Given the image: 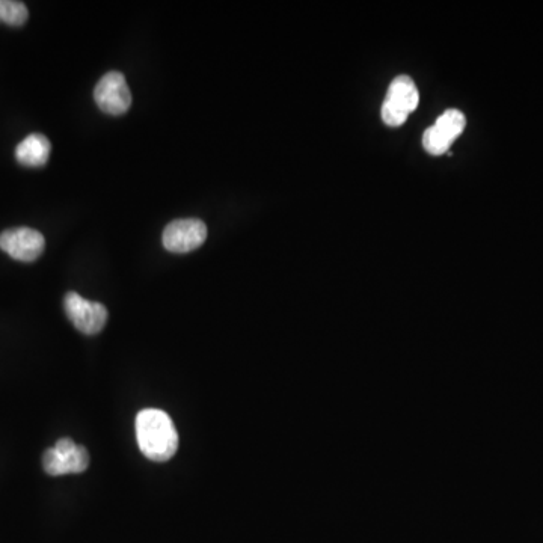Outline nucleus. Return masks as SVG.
I'll return each instance as SVG.
<instances>
[{"label":"nucleus","instance_id":"obj_3","mask_svg":"<svg viewBox=\"0 0 543 543\" xmlns=\"http://www.w3.org/2000/svg\"><path fill=\"white\" fill-rule=\"evenodd\" d=\"M88 465V450L70 438L59 439L55 447L49 448L43 456L44 471L52 477L80 474Z\"/></svg>","mask_w":543,"mask_h":543},{"label":"nucleus","instance_id":"obj_7","mask_svg":"<svg viewBox=\"0 0 543 543\" xmlns=\"http://www.w3.org/2000/svg\"><path fill=\"white\" fill-rule=\"evenodd\" d=\"M207 239V227L200 219H177L166 225L162 242L174 254H186L200 248Z\"/></svg>","mask_w":543,"mask_h":543},{"label":"nucleus","instance_id":"obj_8","mask_svg":"<svg viewBox=\"0 0 543 543\" xmlns=\"http://www.w3.org/2000/svg\"><path fill=\"white\" fill-rule=\"evenodd\" d=\"M44 248L46 240L43 234L34 228H11L0 234V249L17 261L31 263L43 254Z\"/></svg>","mask_w":543,"mask_h":543},{"label":"nucleus","instance_id":"obj_10","mask_svg":"<svg viewBox=\"0 0 543 543\" xmlns=\"http://www.w3.org/2000/svg\"><path fill=\"white\" fill-rule=\"evenodd\" d=\"M29 11L25 4L16 0H0V23L23 26L28 22Z\"/></svg>","mask_w":543,"mask_h":543},{"label":"nucleus","instance_id":"obj_9","mask_svg":"<svg viewBox=\"0 0 543 543\" xmlns=\"http://www.w3.org/2000/svg\"><path fill=\"white\" fill-rule=\"evenodd\" d=\"M50 150H52V145L49 139L40 133H34L17 145L16 159L19 160L20 165L38 168V166L46 165Z\"/></svg>","mask_w":543,"mask_h":543},{"label":"nucleus","instance_id":"obj_6","mask_svg":"<svg viewBox=\"0 0 543 543\" xmlns=\"http://www.w3.org/2000/svg\"><path fill=\"white\" fill-rule=\"evenodd\" d=\"M465 124V115L458 109L445 111L436 123L424 132L423 145L427 153L433 156L448 153L451 144L464 132Z\"/></svg>","mask_w":543,"mask_h":543},{"label":"nucleus","instance_id":"obj_4","mask_svg":"<svg viewBox=\"0 0 543 543\" xmlns=\"http://www.w3.org/2000/svg\"><path fill=\"white\" fill-rule=\"evenodd\" d=\"M64 308L74 328L82 334H99L108 322L109 313L105 305L100 302L88 301L74 292L65 295Z\"/></svg>","mask_w":543,"mask_h":543},{"label":"nucleus","instance_id":"obj_5","mask_svg":"<svg viewBox=\"0 0 543 543\" xmlns=\"http://www.w3.org/2000/svg\"><path fill=\"white\" fill-rule=\"evenodd\" d=\"M94 100L100 111L108 115H123L132 106V91L120 71H109L94 88Z\"/></svg>","mask_w":543,"mask_h":543},{"label":"nucleus","instance_id":"obj_1","mask_svg":"<svg viewBox=\"0 0 543 543\" xmlns=\"http://www.w3.org/2000/svg\"><path fill=\"white\" fill-rule=\"evenodd\" d=\"M136 438L145 458L166 462L178 450V433L174 421L162 409H144L136 417Z\"/></svg>","mask_w":543,"mask_h":543},{"label":"nucleus","instance_id":"obj_2","mask_svg":"<svg viewBox=\"0 0 543 543\" xmlns=\"http://www.w3.org/2000/svg\"><path fill=\"white\" fill-rule=\"evenodd\" d=\"M418 103L420 93L414 80L408 76L396 77L382 106V120L390 127L403 126L409 115L417 109Z\"/></svg>","mask_w":543,"mask_h":543}]
</instances>
